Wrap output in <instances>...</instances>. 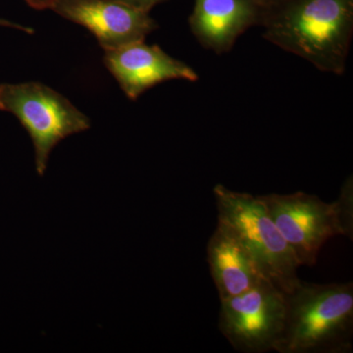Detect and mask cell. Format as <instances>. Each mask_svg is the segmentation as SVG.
<instances>
[{"instance_id":"obj_10","label":"cell","mask_w":353,"mask_h":353,"mask_svg":"<svg viewBox=\"0 0 353 353\" xmlns=\"http://www.w3.org/2000/svg\"><path fill=\"white\" fill-rule=\"evenodd\" d=\"M208 262L220 301L240 296L266 280L248 250L221 223L209 239Z\"/></svg>"},{"instance_id":"obj_5","label":"cell","mask_w":353,"mask_h":353,"mask_svg":"<svg viewBox=\"0 0 353 353\" xmlns=\"http://www.w3.org/2000/svg\"><path fill=\"white\" fill-rule=\"evenodd\" d=\"M285 308V292L263 280L240 296L221 301L218 327L236 352H271L282 336Z\"/></svg>"},{"instance_id":"obj_12","label":"cell","mask_w":353,"mask_h":353,"mask_svg":"<svg viewBox=\"0 0 353 353\" xmlns=\"http://www.w3.org/2000/svg\"><path fill=\"white\" fill-rule=\"evenodd\" d=\"M114 1L120 2V3L125 4V6L150 13L153 7L161 3L165 0H114Z\"/></svg>"},{"instance_id":"obj_14","label":"cell","mask_w":353,"mask_h":353,"mask_svg":"<svg viewBox=\"0 0 353 353\" xmlns=\"http://www.w3.org/2000/svg\"><path fill=\"white\" fill-rule=\"evenodd\" d=\"M252 1L254 2L256 6H259L260 8L263 9L265 11L267 9L271 8V7L275 6L276 4H278L282 0H252Z\"/></svg>"},{"instance_id":"obj_1","label":"cell","mask_w":353,"mask_h":353,"mask_svg":"<svg viewBox=\"0 0 353 353\" xmlns=\"http://www.w3.org/2000/svg\"><path fill=\"white\" fill-rule=\"evenodd\" d=\"M263 38L319 71L341 76L353 36V0H282L267 9Z\"/></svg>"},{"instance_id":"obj_7","label":"cell","mask_w":353,"mask_h":353,"mask_svg":"<svg viewBox=\"0 0 353 353\" xmlns=\"http://www.w3.org/2000/svg\"><path fill=\"white\" fill-rule=\"evenodd\" d=\"M50 10L87 28L104 51L145 41L158 29L150 13L114 0H57Z\"/></svg>"},{"instance_id":"obj_6","label":"cell","mask_w":353,"mask_h":353,"mask_svg":"<svg viewBox=\"0 0 353 353\" xmlns=\"http://www.w3.org/2000/svg\"><path fill=\"white\" fill-rule=\"evenodd\" d=\"M259 197L301 266L314 265L322 246L339 236L332 202L304 192Z\"/></svg>"},{"instance_id":"obj_8","label":"cell","mask_w":353,"mask_h":353,"mask_svg":"<svg viewBox=\"0 0 353 353\" xmlns=\"http://www.w3.org/2000/svg\"><path fill=\"white\" fill-rule=\"evenodd\" d=\"M104 52V65L131 101H137L146 90L161 83L199 80L196 72L189 65L145 41Z\"/></svg>"},{"instance_id":"obj_13","label":"cell","mask_w":353,"mask_h":353,"mask_svg":"<svg viewBox=\"0 0 353 353\" xmlns=\"http://www.w3.org/2000/svg\"><path fill=\"white\" fill-rule=\"evenodd\" d=\"M57 0H26L28 6L36 10H46L50 9Z\"/></svg>"},{"instance_id":"obj_3","label":"cell","mask_w":353,"mask_h":353,"mask_svg":"<svg viewBox=\"0 0 353 353\" xmlns=\"http://www.w3.org/2000/svg\"><path fill=\"white\" fill-rule=\"evenodd\" d=\"M218 223L226 226L248 250L266 280L285 294L301 282L292 248L274 224L259 196L217 183L213 188Z\"/></svg>"},{"instance_id":"obj_11","label":"cell","mask_w":353,"mask_h":353,"mask_svg":"<svg viewBox=\"0 0 353 353\" xmlns=\"http://www.w3.org/2000/svg\"><path fill=\"white\" fill-rule=\"evenodd\" d=\"M333 203L339 236L353 240V178L348 176L341 188L340 194Z\"/></svg>"},{"instance_id":"obj_4","label":"cell","mask_w":353,"mask_h":353,"mask_svg":"<svg viewBox=\"0 0 353 353\" xmlns=\"http://www.w3.org/2000/svg\"><path fill=\"white\" fill-rule=\"evenodd\" d=\"M0 110L13 114L31 137L39 176L60 141L90 128V118L69 99L39 82L0 83Z\"/></svg>"},{"instance_id":"obj_2","label":"cell","mask_w":353,"mask_h":353,"mask_svg":"<svg viewBox=\"0 0 353 353\" xmlns=\"http://www.w3.org/2000/svg\"><path fill=\"white\" fill-rule=\"evenodd\" d=\"M285 318L279 353L352 352L353 284L301 281L285 294Z\"/></svg>"},{"instance_id":"obj_9","label":"cell","mask_w":353,"mask_h":353,"mask_svg":"<svg viewBox=\"0 0 353 353\" xmlns=\"http://www.w3.org/2000/svg\"><path fill=\"white\" fill-rule=\"evenodd\" d=\"M263 13L252 0H194L189 24L202 48L220 55L233 50L253 26H260Z\"/></svg>"}]
</instances>
